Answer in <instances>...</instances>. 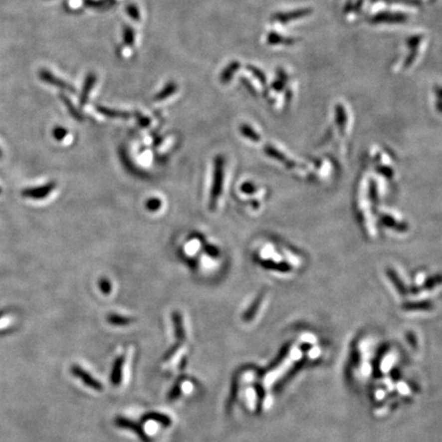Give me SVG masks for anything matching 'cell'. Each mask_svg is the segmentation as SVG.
<instances>
[{"label":"cell","instance_id":"obj_30","mask_svg":"<svg viewBox=\"0 0 442 442\" xmlns=\"http://www.w3.org/2000/svg\"><path fill=\"white\" fill-rule=\"evenodd\" d=\"M204 250H205V252H206L210 257L216 258V257L219 256V250H218V248L215 247V246H213V245L206 244V245L204 246Z\"/></svg>","mask_w":442,"mask_h":442},{"label":"cell","instance_id":"obj_26","mask_svg":"<svg viewBox=\"0 0 442 442\" xmlns=\"http://www.w3.org/2000/svg\"><path fill=\"white\" fill-rule=\"evenodd\" d=\"M161 206H162V201L158 198H151L146 202V208L151 212L158 211Z\"/></svg>","mask_w":442,"mask_h":442},{"label":"cell","instance_id":"obj_16","mask_svg":"<svg viewBox=\"0 0 442 442\" xmlns=\"http://www.w3.org/2000/svg\"><path fill=\"white\" fill-rule=\"evenodd\" d=\"M261 265H262L264 268L275 269L276 271H280V272H289L292 270V266L289 265L288 263H285V262L274 263V261L264 260V261H262V262H261Z\"/></svg>","mask_w":442,"mask_h":442},{"label":"cell","instance_id":"obj_32","mask_svg":"<svg viewBox=\"0 0 442 442\" xmlns=\"http://www.w3.org/2000/svg\"><path fill=\"white\" fill-rule=\"evenodd\" d=\"M135 117H136V119H137L138 123H139L140 125H142V126L147 127V126L150 125L151 120H150L148 117H145V116H143L142 114H139V113H135Z\"/></svg>","mask_w":442,"mask_h":442},{"label":"cell","instance_id":"obj_34","mask_svg":"<svg viewBox=\"0 0 442 442\" xmlns=\"http://www.w3.org/2000/svg\"><path fill=\"white\" fill-rule=\"evenodd\" d=\"M240 191L246 194H253L255 192V187L250 183H246L240 187Z\"/></svg>","mask_w":442,"mask_h":442},{"label":"cell","instance_id":"obj_29","mask_svg":"<svg viewBox=\"0 0 442 442\" xmlns=\"http://www.w3.org/2000/svg\"><path fill=\"white\" fill-rule=\"evenodd\" d=\"M183 345H180V344H178V343H176L175 342V344L174 345H172L167 351H166V353L164 354V356H163V361H168V360H170L174 355H175V353L178 351V349L182 347Z\"/></svg>","mask_w":442,"mask_h":442},{"label":"cell","instance_id":"obj_12","mask_svg":"<svg viewBox=\"0 0 442 442\" xmlns=\"http://www.w3.org/2000/svg\"><path fill=\"white\" fill-rule=\"evenodd\" d=\"M185 380H187V377L182 375V376H179L177 378V380L174 382L173 386L171 387V389L169 390L168 395H167V399H168L169 403H174V401L177 400L180 397V395H182L183 383H184Z\"/></svg>","mask_w":442,"mask_h":442},{"label":"cell","instance_id":"obj_24","mask_svg":"<svg viewBox=\"0 0 442 442\" xmlns=\"http://www.w3.org/2000/svg\"><path fill=\"white\" fill-rule=\"evenodd\" d=\"M126 12L129 15L130 18H132L135 22H139L142 19V13H140L139 8L134 3H129L126 6Z\"/></svg>","mask_w":442,"mask_h":442},{"label":"cell","instance_id":"obj_23","mask_svg":"<svg viewBox=\"0 0 442 442\" xmlns=\"http://www.w3.org/2000/svg\"><path fill=\"white\" fill-rule=\"evenodd\" d=\"M108 2L115 3L114 0H84V4L94 9H100L108 6Z\"/></svg>","mask_w":442,"mask_h":442},{"label":"cell","instance_id":"obj_17","mask_svg":"<svg viewBox=\"0 0 442 442\" xmlns=\"http://www.w3.org/2000/svg\"><path fill=\"white\" fill-rule=\"evenodd\" d=\"M59 97H61V100H62V102L65 104V106L67 107L68 112L70 113V115H71L74 119L78 120V121H82V120H83V116H82L81 114H80V112L75 108V106H74L73 103L71 102V99H70L68 96H66L65 94H63V93L59 94Z\"/></svg>","mask_w":442,"mask_h":442},{"label":"cell","instance_id":"obj_7","mask_svg":"<svg viewBox=\"0 0 442 442\" xmlns=\"http://www.w3.org/2000/svg\"><path fill=\"white\" fill-rule=\"evenodd\" d=\"M171 319H172L173 327H174V335H175V339H176V343L183 345L187 339L183 315L179 311L175 310L171 313Z\"/></svg>","mask_w":442,"mask_h":442},{"label":"cell","instance_id":"obj_21","mask_svg":"<svg viewBox=\"0 0 442 442\" xmlns=\"http://www.w3.org/2000/svg\"><path fill=\"white\" fill-rule=\"evenodd\" d=\"M265 153H266L269 157H271V158H273V159H275V160H277V161H280V162L287 163L286 165L289 166V161H288L287 157H286L285 155H283V154L280 153L279 151H277L276 149H274V148H272V147H266V149H265Z\"/></svg>","mask_w":442,"mask_h":442},{"label":"cell","instance_id":"obj_31","mask_svg":"<svg viewBox=\"0 0 442 442\" xmlns=\"http://www.w3.org/2000/svg\"><path fill=\"white\" fill-rule=\"evenodd\" d=\"M248 69L253 73V74H255V76L259 79V81L261 82V83H265V81H266V78H265V76L263 75V73L261 72L260 70H258L257 68H255V67H253V66H248Z\"/></svg>","mask_w":442,"mask_h":442},{"label":"cell","instance_id":"obj_11","mask_svg":"<svg viewBox=\"0 0 442 442\" xmlns=\"http://www.w3.org/2000/svg\"><path fill=\"white\" fill-rule=\"evenodd\" d=\"M107 320H108V323L112 326L125 327V326H129L132 323H134L135 318L129 317V316H124L121 314H117V313H110L107 316Z\"/></svg>","mask_w":442,"mask_h":442},{"label":"cell","instance_id":"obj_27","mask_svg":"<svg viewBox=\"0 0 442 442\" xmlns=\"http://www.w3.org/2000/svg\"><path fill=\"white\" fill-rule=\"evenodd\" d=\"M68 133H69L68 129L63 127V126H55L53 128V130H52V136L56 140H58V142H61V140H63L68 135Z\"/></svg>","mask_w":442,"mask_h":442},{"label":"cell","instance_id":"obj_15","mask_svg":"<svg viewBox=\"0 0 442 442\" xmlns=\"http://www.w3.org/2000/svg\"><path fill=\"white\" fill-rule=\"evenodd\" d=\"M406 19V15L405 14H400V13H388V12H383L380 13L378 15H376L374 17V22H404Z\"/></svg>","mask_w":442,"mask_h":442},{"label":"cell","instance_id":"obj_10","mask_svg":"<svg viewBox=\"0 0 442 442\" xmlns=\"http://www.w3.org/2000/svg\"><path fill=\"white\" fill-rule=\"evenodd\" d=\"M95 110L99 114H102L103 116L108 117V118H112V119H128L131 117V114L129 112L111 109V108H108V107H105L102 105H96Z\"/></svg>","mask_w":442,"mask_h":442},{"label":"cell","instance_id":"obj_20","mask_svg":"<svg viewBox=\"0 0 442 442\" xmlns=\"http://www.w3.org/2000/svg\"><path fill=\"white\" fill-rule=\"evenodd\" d=\"M337 121H338V126L341 130V132L345 131V127H346V122H347V116H346V112L345 109H343L342 106H338L337 107Z\"/></svg>","mask_w":442,"mask_h":442},{"label":"cell","instance_id":"obj_38","mask_svg":"<svg viewBox=\"0 0 442 442\" xmlns=\"http://www.w3.org/2000/svg\"><path fill=\"white\" fill-rule=\"evenodd\" d=\"M1 193H2V190H1V188H0V194H1Z\"/></svg>","mask_w":442,"mask_h":442},{"label":"cell","instance_id":"obj_14","mask_svg":"<svg viewBox=\"0 0 442 442\" xmlns=\"http://www.w3.org/2000/svg\"><path fill=\"white\" fill-rule=\"evenodd\" d=\"M239 69V63L238 62H231L227 65V67L222 71L220 75V82L222 84H227L233 77V74L235 71Z\"/></svg>","mask_w":442,"mask_h":442},{"label":"cell","instance_id":"obj_1","mask_svg":"<svg viewBox=\"0 0 442 442\" xmlns=\"http://www.w3.org/2000/svg\"><path fill=\"white\" fill-rule=\"evenodd\" d=\"M224 158L222 156H217L214 160V176L213 184L210 194L209 207L211 210H215L218 199L220 195L222 194L223 180H224Z\"/></svg>","mask_w":442,"mask_h":442},{"label":"cell","instance_id":"obj_36","mask_svg":"<svg viewBox=\"0 0 442 442\" xmlns=\"http://www.w3.org/2000/svg\"><path fill=\"white\" fill-rule=\"evenodd\" d=\"M187 364H188L187 357H184V358H183V360H182V363H180V364H179V370H184V369L186 368Z\"/></svg>","mask_w":442,"mask_h":442},{"label":"cell","instance_id":"obj_13","mask_svg":"<svg viewBox=\"0 0 442 442\" xmlns=\"http://www.w3.org/2000/svg\"><path fill=\"white\" fill-rule=\"evenodd\" d=\"M177 84L175 81H169L161 91H159L155 96H154V100L156 102H162V100L167 99L169 96L173 95L176 91H177Z\"/></svg>","mask_w":442,"mask_h":442},{"label":"cell","instance_id":"obj_35","mask_svg":"<svg viewBox=\"0 0 442 442\" xmlns=\"http://www.w3.org/2000/svg\"><path fill=\"white\" fill-rule=\"evenodd\" d=\"M379 171H380V173L381 174H383V175H385L386 177H388V178H391L392 177V175H393V172H392V170L391 169H389V168H387V167H382V168H380L379 169Z\"/></svg>","mask_w":442,"mask_h":442},{"label":"cell","instance_id":"obj_18","mask_svg":"<svg viewBox=\"0 0 442 442\" xmlns=\"http://www.w3.org/2000/svg\"><path fill=\"white\" fill-rule=\"evenodd\" d=\"M135 41V31L129 25L123 26V42L125 45L131 47Z\"/></svg>","mask_w":442,"mask_h":442},{"label":"cell","instance_id":"obj_9","mask_svg":"<svg viewBox=\"0 0 442 442\" xmlns=\"http://www.w3.org/2000/svg\"><path fill=\"white\" fill-rule=\"evenodd\" d=\"M149 421L157 422L158 424H160L164 428H169L173 423L172 419L169 416L162 414V413H159V412H149V413L145 414L142 417V420H140L142 423H146V422H149Z\"/></svg>","mask_w":442,"mask_h":442},{"label":"cell","instance_id":"obj_37","mask_svg":"<svg viewBox=\"0 0 442 442\" xmlns=\"http://www.w3.org/2000/svg\"><path fill=\"white\" fill-rule=\"evenodd\" d=\"M1 157H2V151L0 149V159H1Z\"/></svg>","mask_w":442,"mask_h":442},{"label":"cell","instance_id":"obj_5","mask_svg":"<svg viewBox=\"0 0 442 442\" xmlns=\"http://www.w3.org/2000/svg\"><path fill=\"white\" fill-rule=\"evenodd\" d=\"M54 189H55V183L51 182V183H48L44 186L26 189L22 192V196L24 198H28V199L41 200V199H45L48 195H50Z\"/></svg>","mask_w":442,"mask_h":442},{"label":"cell","instance_id":"obj_2","mask_svg":"<svg viewBox=\"0 0 442 442\" xmlns=\"http://www.w3.org/2000/svg\"><path fill=\"white\" fill-rule=\"evenodd\" d=\"M70 372L75 378L81 381L86 387L91 388L95 391H103L104 385L102 382L96 380L91 374L85 371L82 367H80L78 365H72L70 368Z\"/></svg>","mask_w":442,"mask_h":442},{"label":"cell","instance_id":"obj_25","mask_svg":"<svg viewBox=\"0 0 442 442\" xmlns=\"http://www.w3.org/2000/svg\"><path fill=\"white\" fill-rule=\"evenodd\" d=\"M387 273H388L390 279L392 280V283H394V285L396 286L397 290H398L399 292H401V293H406L405 285H404V283L401 282V280L399 279V277H398V275L396 274V272H395L393 269H388Z\"/></svg>","mask_w":442,"mask_h":442},{"label":"cell","instance_id":"obj_33","mask_svg":"<svg viewBox=\"0 0 442 442\" xmlns=\"http://www.w3.org/2000/svg\"><path fill=\"white\" fill-rule=\"evenodd\" d=\"M382 222H383L388 227H395L396 226V221L392 217H390V216H383V217H382Z\"/></svg>","mask_w":442,"mask_h":442},{"label":"cell","instance_id":"obj_19","mask_svg":"<svg viewBox=\"0 0 442 442\" xmlns=\"http://www.w3.org/2000/svg\"><path fill=\"white\" fill-rule=\"evenodd\" d=\"M308 13H310V10H309V9H307V10H304V9H303V10H298V11H292V12L280 13V14H278L279 16H277V19H278V21H280V22H288V21H291V19L301 17L302 15H304V14H308Z\"/></svg>","mask_w":442,"mask_h":442},{"label":"cell","instance_id":"obj_4","mask_svg":"<svg viewBox=\"0 0 442 442\" xmlns=\"http://www.w3.org/2000/svg\"><path fill=\"white\" fill-rule=\"evenodd\" d=\"M38 76L39 78L42 80L44 83H47L49 85L55 86L59 89L68 91L70 93H76V88L74 86H72L70 83H68L65 80L58 78L56 76L53 75L52 72H50L49 70L46 69H42L38 72Z\"/></svg>","mask_w":442,"mask_h":442},{"label":"cell","instance_id":"obj_3","mask_svg":"<svg viewBox=\"0 0 442 442\" xmlns=\"http://www.w3.org/2000/svg\"><path fill=\"white\" fill-rule=\"evenodd\" d=\"M114 424L116 425V427L121 428V429H125V430H129L132 431L133 433H135V435L142 440L143 442H152L151 438L148 436V434L145 432V430L143 429V427L140 426L139 424L135 423L134 421L129 420L126 417H122V416H118L114 419Z\"/></svg>","mask_w":442,"mask_h":442},{"label":"cell","instance_id":"obj_8","mask_svg":"<svg viewBox=\"0 0 442 442\" xmlns=\"http://www.w3.org/2000/svg\"><path fill=\"white\" fill-rule=\"evenodd\" d=\"M96 80H97V76L94 72H89L87 74V76L84 80L82 91H81V93H80V97H79V105L81 108L84 107L86 105V103L88 102L89 94L96 83Z\"/></svg>","mask_w":442,"mask_h":442},{"label":"cell","instance_id":"obj_22","mask_svg":"<svg viewBox=\"0 0 442 442\" xmlns=\"http://www.w3.org/2000/svg\"><path fill=\"white\" fill-rule=\"evenodd\" d=\"M240 133H242L245 137H248L249 139H251L252 142L258 143L260 140V136L259 134H257L249 125H242L240 126Z\"/></svg>","mask_w":442,"mask_h":442},{"label":"cell","instance_id":"obj_6","mask_svg":"<svg viewBox=\"0 0 442 442\" xmlns=\"http://www.w3.org/2000/svg\"><path fill=\"white\" fill-rule=\"evenodd\" d=\"M124 364H125V355L124 354L119 355L114 360L112 370H111V375H110V381L114 387H119L122 383Z\"/></svg>","mask_w":442,"mask_h":442},{"label":"cell","instance_id":"obj_28","mask_svg":"<svg viewBox=\"0 0 442 442\" xmlns=\"http://www.w3.org/2000/svg\"><path fill=\"white\" fill-rule=\"evenodd\" d=\"M98 286H99L100 291H102L106 295H109L111 293V291H112V284H111L110 280L108 278H106V277H103V278L99 279Z\"/></svg>","mask_w":442,"mask_h":442}]
</instances>
